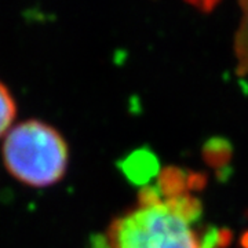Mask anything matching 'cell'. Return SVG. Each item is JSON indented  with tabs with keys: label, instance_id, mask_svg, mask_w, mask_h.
<instances>
[{
	"label": "cell",
	"instance_id": "cell-1",
	"mask_svg": "<svg viewBox=\"0 0 248 248\" xmlns=\"http://www.w3.org/2000/svg\"><path fill=\"white\" fill-rule=\"evenodd\" d=\"M3 159L10 174L22 184L47 187L65 175L69 149L53 125L40 120H27L7 133Z\"/></svg>",
	"mask_w": 248,
	"mask_h": 248
},
{
	"label": "cell",
	"instance_id": "cell-2",
	"mask_svg": "<svg viewBox=\"0 0 248 248\" xmlns=\"http://www.w3.org/2000/svg\"><path fill=\"white\" fill-rule=\"evenodd\" d=\"M110 248H204L192 221L169 200L141 203L108 229Z\"/></svg>",
	"mask_w": 248,
	"mask_h": 248
},
{
	"label": "cell",
	"instance_id": "cell-3",
	"mask_svg": "<svg viewBox=\"0 0 248 248\" xmlns=\"http://www.w3.org/2000/svg\"><path fill=\"white\" fill-rule=\"evenodd\" d=\"M241 17L234 36V57L237 62L236 71L240 76L248 75V0L240 1Z\"/></svg>",
	"mask_w": 248,
	"mask_h": 248
},
{
	"label": "cell",
	"instance_id": "cell-4",
	"mask_svg": "<svg viewBox=\"0 0 248 248\" xmlns=\"http://www.w3.org/2000/svg\"><path fill=\"white\" fill-rule=\"evenodd\" d=\"M17 115V105L10 90L0 81V137L13 128V122Z\"/></svg>",
	"mask_w": 248,
	"mask_h": 248
}]
</instances>
